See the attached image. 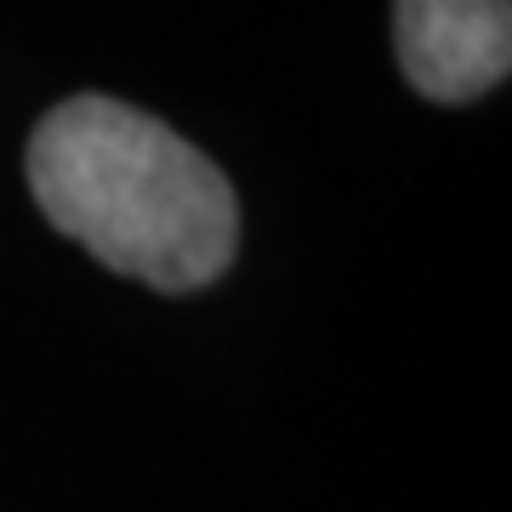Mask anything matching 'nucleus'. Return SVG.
<instances>
[{"instance_id":"2","label":"nucleus","mask_w":512,"mask_h":512,"mask_svg":"<svg viewBox=\"0 0 512 512\" xmlns=\"http://www.w3.org/2000/svg\"><path fill=\"white\" fill-rule=\"evenodd\" d=\"M399 69L433 103H473L512 69V0H393Z\"/></svg>"},{"instance_id":"1","label":"nucleus","mask_w":512,"mask_h":512,"mask_svg":"<svg viewBox=\"0 0 512 512\" xmlns=\"http://www.w3.org/2000/svg\"><path fill=\"white\" fill-rule=\"evenodd\" d=\"M29 188L57 234L154 291H200L234 262V188L154 114L80 92L29 137Z\"/></svg>"}]
</instances>
